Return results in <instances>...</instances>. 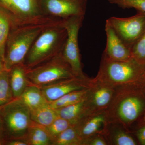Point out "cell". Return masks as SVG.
Instances as JSON below:
<instances>
[{
	"label": "cell",
	"mask_w": 145,
	"mask_h": 145,
	"mask_svg": "<svg viewBox=\"0 0 145 145\" xmlns=\"http://www.w3.org/2000/svg\"><path fill=\"white\" fill-rule=\"evenodd\" d=\"M63 20L23 25L11 28L6 45L5 69L9 71L14 66L24 63L36 38L47 27L61 23Z\"/></svg>",
	"instance_id": "cell-1"
},
{
	"label": "cell",
	"mask_w": 145,
	"mask_h": 145,
	"mask_svg": "<svg viewBox=\"0 0 145 145\" xmlns=\"http://www.w3.org/2000/svg\"><path fill=\"white\" fill-rule=\"evenodd\" d=\"M62 22L47 27L36 38L24 63L27 68L45 62L62 51L67 37Z\"/></svg>",
	"instance_id": "cell-2"
},
{
	"label": "cell",
	"mask_w": 145,
	"mask_h": 145,
	"mask_svg": "<svg viewBox=\"0 0 145 145\" xmlns=\"http://www.w3.org/2000/svg\"><path fill=\"white\" fill-rule=\"evenodd\" d=\"M145 71V65L139 63L133 59L127 61H119L103 57L98 75L91 80L114 88L132 82Z\"/></svg>",
	"instance_id": "cell-3"
},
{
	"label": "cell",
	"mask_w": 145,
	"mask_h": 145,
	"mask_svg": "<svg viewBox=\"0 0 145 145\" xmlns=\"http://www.w3.org/2000/svg\"><path fill=\"white\" fill-rule=\"evenodd\" d=\"M0 8L10 19L12 28L59 20L45 16L39 0H0Z\"/></svg>",
	"instance_id": "cell-4"
},
{
	"label": "cell",
	"mask_w": 145,
	"mask_h": 145,
	"mask_svg": "<svg viewBox=\"0 0 145 145\" xmlns=\"http://www.w3.org/2000/svg\"><path fill=\"white\" fill-rule=\"evenodd\" d=\"M0 110L7 140L24 139L33 122L30 109L17 98Z\"/></svg>",
	"instance_id": "cell-5"
},
{
	"label": "cell",
	"mask_w": 145,
	"mask_h": 145,
	"mask_svg": "<svg viewBox=\"0 0 145 145\" xmlns=\"http://www.w3.org/2000/svg\"><path fill=\"white\" fill-rule=\"evenodd\" d=\"M26 72L29 82L39 86L75 77L70 66L63 57L62 52L45 62L31 68H27Z\"/></svg>",
	"instance_id": "cell-6"
},
{
	"label": "cell",
	"mask_w": 145,
	"mask_h": 145,
	"mask_svg": "<svg viewBox=\"0 0 145 145\" xmlns=\"http://www.w3.org/2000/svg\"><path fill=\"white\" fill-rule=\"evenodd\" d=\"M84 16H75L63 20L62 25L66 30L67 37L62 54L70 66L75 77L88 80L83 72L78 44V34Z\"/></svg>",
	"instance_id": "cell-7"
},
{
	"label": "cell",
	"mask_w": 145,
	"mask_h": 145,
	"mask_svg": "<svg viewBox=\"0 0 145 145\" xmlns=\"http://www.w3.org/2000/svg\"><path fill=\"white\" fill-rule=\"evenodd\" d=\"M106 22L125 45L131 49L145 31V13L140 11L128 18L111 17Z\"/></svg>",
	"instance_id": "cell-8"
},
{
	"label": "cell",
	"mask_w": 145,
	"mask_h": 145,
	"mask_svg": "<svg viewBox=\"0 0 145 145\" xmlns=\"http://www.w3.org/2000/svg\"><path fill=\"white\" fill-rule=\"evenodd\" d=\"M45 16L65 19L75 16H84L88 0H39Z\"/></svg>",
	"instance_id": "cell-9"
},
{
	"label": "cell",
	"mask_w": 145,
	"mask_h": 145,
	"mask_svg": "<svg viewBox=\"0 0 145 145\" xmlns=\"http://www.w3.org/2000/svg\"><path fill=\"white\" fill-rule=\"evenodd\" d=\"M90 80L74 77L40 87L47 101L51 102L72 91L89 88Z\"/></svg>",
	"instance_id": "cell-10"
},
{
	"label": "cell",
	"mask_w": 145,
	"mask_h": 145,
	"mask_svg": "<svg viewBox=\"0 0 145 145\" xmlns=\"http://www.w3.org/2000/svg\"><path fill=\"white\" fill-rule=\"evenodd\" d=\"M105 30L106 43L103 57L108 59L119 61H127L132 59L131 49L125 45L107 22Z\"/></svg>",
	"instance_id": "cell-11"
},
{
	"label": "cell",
	"mask_w": 145,
	"mask_h": 145,
	"mask_svg": "<svg viewBox=\"0 0 145 145\" xmlns=\"http://www.w3.org/2000/svg\"><path fill=\"white\" fill-rule=\"evenodd\" d=\"M114 88L93 82L90 80L89 90L91 91L88 97V112L104 109L110 104L114 93Z\"/></svg>",
	"instance_id": "cell-12"
},
{
	"label": "cell",
	"mask_w": 145,
	"mask_h": 145,
	"mask_svg": "<svg viewBox=\"0 0 145 145\" xmlns=\"http://www.w3.org/2000/svg\"><path fill=\"white\" fill-rule=\"evenodd\" d=\"M119 102L117 107V117L125 123L133 121L139 117L144 108L142 101L137 97H123Z\"/></svg>",
	"instance_id": "cell-13"
},
{
	"label": "cell",
	"mask_w": 145,
	"mask_h": 145,
	"mask_svg": "<svg viewBox=\"0 0 145 145\" xmlns=\"http://www.w3.org/2000/svg\"><path fill=\"white\" fill-rule=\"evenodd\" d=\"M105 115L99 113L86 115L75 125L79 135L84 142L86 140L93 136L103 126L106 121Z\"/></svg>",
	"instance_id": "cell-14"
},
{
	"label": "cell",
	"mask_w": 145,
	"mask_h": 145,
	"mask_svg": "<svg viewBox=\"0 0 145 145\" xmlns=\"http://www.w3.org/2000/svg\"><path fill=\"white\" fill-rule=\"evenodd\" d=\"M26 69L22 63L14 66L9 71L10 85L14 99L20 97L31 84L26 76Z\"/></svg>",
	"instance_id": "cell-15"
},
{
	"label": "cell",
	"mask_w": 145,
	"mask_h": 145,
	"mask_svg": "<svg viewBox=\"0 0 145 145\" xmlns=\"http://www.w3.org/2000/svg\"><path fill=\"white\" fill-rule=\"evenodd\" d=\"M88 97L78 103L55 109L58 117L69 121L74 125L88 114Z\"/></svg>",
	"instance_id": "cell-16"
},
{
	"label": "cell",
	"mask_w": 145,
	"mask_h": 145,
	"mask_svg": "<svg viewBox=\"0 0 145 145\" xmlns=\"http://www.w3.org/2000/svg\"><path fill=\"white\" fill-rule=\"evenodd\" d=\"M24 139L28 145H52L53 143L46 127L33 121Z\"/></svg>",
	"instance_id": "cell-17"
},
{
	"label": "cell",
	"mask_w": 145,
	"mask_h": 145,
	"mask_svg": "<svg viewBox=\"0 0 145 145\" xmlns=\"http://www.w3.org/2000/svg\"><path fill=\"white\" fill-rule=\"evenodd\" d=\"M18 98L30 110L48 102L44 96L40 86L31 83Z\"/></svg>",
	"instance_id": "cell-18"
},
{
	"label": "cell",
	"mask_w": 145,
	"mask_h": 145,
	"mask_svg": "<svg viewBox=\"0 0 145 145\" xmlns=\"http://www.w3.org/2000/svg\"><path fill=\"white\" fill-rule=\"evenodd\" d=\"M30 113L33 122L45 127L48 126L58 117L56 110L51 106L49 102L30 110Z\"/></svg>",
	"instance_id": "cell-19"
},
{
	"label": "cell",
	"mask_w": 145,
	"mask_h": 145,
	"mask_svg": "<svg viewBox=\"0 0 145 145\" xmlns=\"http://www.w3.org/2000/svg\"><path fill=\"white\" fill-rule=\"evenodd\" d=\"M89 91V88L75 91L49 103L51 106L55 109L61 108L86 99L88 96Z\"/></svg>",
	"instance_id": "cell-20"
},
{
	"label": "cell",
	"mask_w": 145,
	"mask_h": 145,
	"mask_svg": "<svg viewBox=\"0 0 145 145\" xmlns=\"http://www.w3.org/2000/svg\"><path fill=\"white\" fill-rule=\"evenodd\" d=\"M84 141L74 125L63 131L53 141L52 145H82Z\"/></svg>",
	"instance_id": "cell-21"
},
{
	"label": "cell",
	"mask_w": 145,
	"mask_h": 145,
	"mask_svg": "<svg viewBox=\"0 0 145 145\" xmlns=\"http://www.w3.org/2000/svg\"><path fill=\"white\" fill-rule=\"evenodd\" d=\"M11 28L12 24L10 19L0 8V57L3 62L5 56L6 45Z\"/></svg>",
	"instance_id": "cell-22"
},
{
	"label": "cell",
	"mask_w": 145,
	"mask_h": 145,
	"mask_svg": "<svg viewBox=\"0 0 145 145\" xmlns=\"http://www.w3.org/2000/svg\"><path fill=\"white\" fill-rule=\"evenodd\" d=\"M14 99L10 85L9 71L4 69L0 73V108Z\"/></svg>",
	"instance_id": "cell-23"
},
{
	"label": "cell",
	"mask_w": 145,
	"mask_h": 145,
	"mask_svg": "<svg viewBox=\"0 0 145 145\" xmlns=\"http://www.w3.org/2000/svg\"><path fill=\"white\" fill-rule=\"evenodd\" d=\"M71 125H73L69 121L58 117L51 124L46 127L53 142L61 133Z\"/></svg>",
	"instance_id": "cell-24"
},
{
	"label": "cell",
	"mask_w": 145,
	"mask_h": 145,
	"mask_svg": "<svg viewBox=\"0 0 145 145\" xmlns=\"http://www.w3.org/2000/svg\"><path fill=\"white\" fill-rule=\"evenodd\" d=\"M112 4L116 5L123 9L134 8L137 11L145 13V0H108Z\"/></svg>",
	"instance_id": "cell-25"
},
{
	"label": "cell",
	"mask_w": 145,
	"mask_h": 145,
	"mask_svg": "<svg viewBox=\"0 0 145 145\" xmlns=\"http://www.w3.org/2000/svg\"><path fill=\"white\" fill-rule=\"evenodd\" d=\"M133 59L141 64L145 65V31L131 48Z\"/></svg>",
	"instance_id": "cell-26"
},
{
	"label": "cell",
	"mask_w": 145,
	"mask_h": 145,
	"mask_svg": "<svg viewBox=\"0 0 145 145\" xmlns=\"http://www.w3.org/2000/svg\"><path fill=\"white\" fill-rule=\"evenodd\" d=\"M113 142L114 144L117 145H136L135 140L131 136L122 131H118L115 133Z\"/></svg>",
	"instance_id": "cell-27"
},
{
	"label": "cell",
	"mask_w": 145,
	"mask_h": 145,
	"mask_svg": "<svg viewBox=\"0 0 145 145\" xmlns=\"http://www.w3.org/2000/svg\"><path fill=\"white\" fill-rule=\"evenodd\" d=\"M107 144L103 138L100 136L89 138L84 142V145H106Z\"/></svg>",
	"instance_id": "cell-28"
},
{
	"label": "cell",
	"mask_w": 145,
	"mask_h": 145,
	"mask_svg": "<svg viewBox=\"0 0 145 145\" xmlns=\"http://www.w3.org/2000/svg\"><path fill=\"white\" fill-rule=\"evenodd\" d=\"M7 140L0 110V145L5 144Z\"/></svg>",
	"instance_id": "cell-29"
},
{
	"label": "cell",
	"mask_w": 145,
	"mask_h": 145,
	"mask_svg": "<svg viewBox=\"0 0 145 145\" xmlns=\"http://www.w3.org/2000/svg\"><path fill=\"white\" fill-rule=\"evenodd\" d=\"M7 145H28L24 139H11L7 140L5 143Z\"/></svg>",
	"instance_id": "cell-30"
},
{
	"label": "cell",
	"mask_w": 145,
	"mask_h": 145,
	"mask_svg": "<svg viewBox=\"0 0 145 145\" xmlns=\"http://www.w3.org/2000/svg\"><path fill=\"white\" fill-rule=\"evenodd\" d=\"M137 135L140 143L145 145V126L138 131Z\"/></svg>",
	"instance_id": "cell-31"
},
{
	"label": "cell",
	"mask_w": 145,
	"mask_h": 145,
	"mask_svg": "<svg viewBox=\"0 0 145 145\" xmlns=\"http://www.w3.org/2000/svg\"><path fill=\"white\" fill-rule=\"evenodd\" d=\"M4 64L3 61L2 59L0 57V73H1L4 70Z\"/></svg>",
	"instance_id": "cell-32"
},
{
	"label": "cell",
	"mask_w": 145,
	"mask_h": 145,
	"mask_svg": "<svg viewBox=\"0 0 145 145\" xmlns=\"http://www.w3.org/2000/svg\"><path fill=\"white\" fill-rule=\"evenodd\" d=\"M145 120V118H144Z\"/></svg>",
	"instance_id": "cell-33"
}]
</instances>
